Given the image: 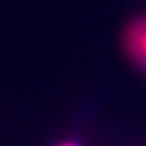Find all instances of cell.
<instances>
[{
	"mask_svg": "<svg viewBox=\"0 0 146 146\" xmlns=\"http://www.w3.org/2000/svg\"><path fill=\"white\" fill-rule=\"evenodd\" d=\"M123 45L129 59L146 73V14L135 19L127 27Z\"/></svg>",
	"mask_w": 146,
	"mask_h": 146,
	"instance_id": "obj_1",
	"label": "cell"
},
{
	"mask_svg": "<svg viewBox=\"0 0 146 146\" xmlns=\"http://www.w3.org/2000/svg\"><path fill=\"white\" fill-rule=\"evenodd\" d=\"M56 146H81V145L75 140H68V141H61V143H58Z\"/></svg>",
	"mask_w": 146,
	"mask_h": 146,
	"instance_id": "obj_2",
	"label": "cell"
}]
</instances>
